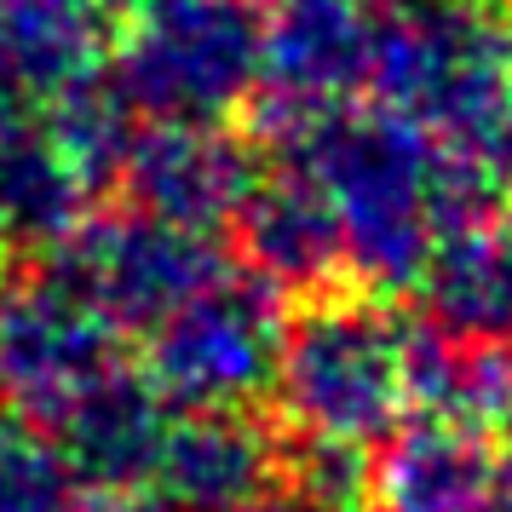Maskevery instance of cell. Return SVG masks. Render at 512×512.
Returning a JSON list of instances; mask_svg holds the SVG:
<instances>
[{"label":"cell","instance_id":"ac0fdd59","mask_svg":"<svg viewBox=\"0 0 512 512\" xmlns=\"http://www.w3.org/2000/svg\"><path fill=\"white\" fill-rule=\"evenodd\" d=\"M363 489H369V466H363V455L300 449V461L282 466L277 478L236 512H351Z\"/></svg>","mask_w":512,"mask_h":512},{"label":"cell","instance_id":"6da1fadb","mask_svg":"<svg viewBox=\"0 0 512 512\" xmlns=\"http://www.w3.org/2000/svg\"><path fill=\"white\" fill-rule=\"evenodd\" d=\"M277 162L300 167L340 225V254L357 288H415L443 231L489 208V179L472 156L449 150L397 110L340 104L323 116L282 121Z\"/></svg>","mask_w":512,"mask_h":512},{"label":"cell","instance_id":"7a4b0ae2","mask_svg":"<svg viewBox=\"0 0 512 512\" xmlns=\"http://www.w3.org/2000/svg\"><path fill=\"white\" fill-rule=\"evenodd\" d=\"M277 415L300 449L369 455L415 409L409 323L374 294H317L282 328Z\"/></svg>","mask_w":512,"mask_h":512},{"label":"cell","instance_id":"4fadbf2b","mask_svg":"<svg viewBox=\"0 0 512 512\" xmlns=\"http://www.w3.org/2000/svg\"><path fill=\"white\" fill-rule=\"evenodd\" d=\"M236 231V265L271 282L277 294H328V277L346 271L340 254V225L317 185L300 167H265L254 190L242 196L231 219Z\"/></svg>","mask_w":512,"mask_h":512},{"label":"cell","instance_id":"9c48e42d","mask_svg":"<svg viewBox=\"0 0 512 512\" xmlns=\"http://www.w3.org/2000/svg\"><path fill=\"white\" fill-rule=\"evenodd\" d=\"M259 173H265V162L225 127L144 121L133 156L121 167V185L133 196V208L213 236L219 225L236 219Z\"/></svg>","mask_w":512,"mask_h":512},{"label":"cell","instance_id":"44dd1931","mask_svg":"<svg viewBox=\"0 0 512 512\" xmlns=\"http://www.w3.org/2000/svg\"><path fill=\"white\" fill-rule=\"evenodd\" d=\"M116 6H127V0H116Z\"/></svg>","mask_w":512,"mask_h":512},{"label":"cell","instance_id":"5bb4252c","mask_svg":"<svg viewBox=\"0 0 512 512\" xmlns=\"http://www.w3.org/2000/svg\"><path fill=\"white\" fill-rule=\"evenodd\" d=\"M167 420H173V409L156 397V386L139 369H127L110 386H98L58 432H47V443L58 449L75 489L127 501L144 489L150 466H156Z\"/></svg>","mask_w":512,"mask_h":512},{"label":"cell","instance_id":"8992f818","mask_svg":"<svg viewBox=\"0 0 512 512\" xmlns=\"http://www.w3.org/2000/svg\"><path fill=\"white\" fill-rule=\"evenodd\" d=\"M52 265L87 294V300L121 328V334H150L167 323L185 300L225 277L236 254L208 231H185L173 219H156L144 208L98 213L81 219L58 248Z\"/></svg>","mask_w":512,"mask_h":512},{"label":"cell","instance_id":"8fae6325","mask_svg":"<svg viewBox=\"0 0 512 512\" xmlns=\"http://www.w3.org/2000/svg\"><path fill=\"white\" fill-rule=\"evenodd\" d=\"M116 0H0V104L52 110L110 70Z\"/></svg>","mask_w":512,"mask_h":512},{"label":"cell","instance_id":"ba28073f","mask_svg":"<svg viewBox=\"0 0 512 512\" xmlns=\"http://www.w3.org/2000/svg\"><path fill=\"white\" fill-rule=\"evenodd\" d=\"M277 472V432L254 409H173L139 495L150 512H236Z\"/></svg>","mask_w":512,"mask_h":512},{"label":"cell","instance_id":"d6986e66","mask_svg":"<svg viewBox=\"0 0 512 512\" xmlns=\"http://www.w3.org/2000/svg\"><path fill=\"white\" fill-rule=\"evenodd\" d=\"M472 162H478V173L512 202V24H507V93H501L489 127L478 133V144H472Z\"/></svg>","mask_w":512,"mask_h":512},{"label":"cell","instance_id":"3957f363","mask_svg":"<svg viewBox=\"0 0 512 512\" xmlns=\"http://www.w3.org/2000/svg\"><path fill=\"white\" fill-rule=\"evenodd\" d=\"M110 81L139 121L225 127L265 93L259 0H127L116 12Z\"/></svg>","mask_w":512,"mask_h":512},{"label":"cell","instance_id":"9a60e30c","mask_svg":"<svg viewBox=\"0 0 512 512\" xmlns=\"http://www.w3.org/2000/svg\"><path fill=\"white\" fill-rule=\"evenodd\" d=\"M93 185L64 156L47 110H6L0 104V248L35 254L58 248L87 219Z\"/></svg>","mask_w":512,"mask_h":512},{"label":"cell","instance_id":"2e32d148","mask_svg":"<svg viewBox=\"0 0 512 512\" xmlns=\"http://www.w3.org/2000/svg\"><path fill=\"white\" fill-rule=\"evenodd\" d=\"M47 121H52V133H58V144H64V156L81 167V179L93 190L121 179V167H127L133 144H139V127H144L133 116V104L116 93L110 70L98 75V81H87V87H75L70 98H58L47 110Z\"/></svg>","mask_w":512,"mask_h":512},{"label":"cell","instance_id":"7c38bea8","mask_svg":"<svg viewBox=\"0 0 512 512\" xmlns=\"http://www.w3.org/2000/svg\"><path fill=\"white\" fill-rule=\"evenodd\" d=\"M420 323L455 346H512V202L438 236L415 277Z\"/></svg>","mask_w":512,"mask_h":512},{"label":"cell","instance_id":"ffe728a7","mask_svg":"<svg viewBox=\"0 0 512 512\" xmlns=\"http://www.w3.org/2000/svg\"><path fill=\"white\" fill-rule=\"evenodd\" d=\"M87 512H150V507H133V501H110V495H98Z\"/></svg>","mask_w":512,"mask_h":512},{"label":"cell","instance_id":"e0dca14e","mask_svg":"<svg viewBox=\"0 0 512 512\" xmlns=\"http://www.w3.org/2000/svg\"><path fill=\"white\" fill-rule=\"evenodd\" d=\"M0 512H81L58 449L0 409Z\"/></svg>","mask_w":512,"mask_h":512},{"label":"cell","instance_id":"5b68a950","mask_svg":"<svg viewBox=\"0 0 512 512\" xmlns=\"http://www.w3.org/2000/svg\"><path fill=\"white\" fill-rule=\"evenodd\" d=\"M282 294L254 271L231 265L225 277L185 300L167 323L144 334L139 374L167 409H254L277 386L282 357Z\"/></svg>","mask_w":512,"mask_h":512},{"label":"cell","instance_id":"30bf717a","mask_svg":"<svg viewBox=\"0 0 512 512\" xmlns=\"http://www.w3.org/2000/svg\"><path fill=\"white\" fill-rule=\"evenodd\" d=\"M507 478L512 455H501L489 432L420 415L380 443L369 495L380 512H501Z\"/></svg>","mask_w":512,"mask_h":512},{"label":"cell","instance_id":"52a82bcc","mask_svg":"<svg viewBox=\"0 0 512 512\" xmlns=\"http://www.w3.org/2000/svg\"><path fill=\"white\" fill-rule=\"evenodd\" d=\"M386 0H271L265 6V93L282 121H305L369 93Z\"/></svg>","mask_w":512,"mask_h":512},{"label":"cell","instance_id":"277c9868","mask_svg":"<svg viewBox=\"0 0 512 512\" xmlns=\"http://www.w3.org/2000/svg\"><path fill=\"white\" fill-rule=\"evenodd\" d=\"M127 369V334L58 265L0 277V409L12 420L47 438Z\"/></svg>","mask_w":512,"mask_h":512}]
</instances>
